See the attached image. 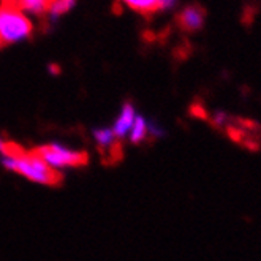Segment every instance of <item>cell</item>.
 Here are the masks:
<instances>
[{"label": "cell", "mask_w": 261, "mask_h": 261, "mask_svg": "<svg viewBox=\"0 0 261 261\" xmlns=\"http://www.w3.org/2000/svg\"><path fill=\"white\" fill-rule=\"evenodd\" d=\"M4 166L8 170L19 173L25 176L30 180H35L40 184H49V186H56L62 180V174L56 171L53 166H49L43 159H40L34 150L25 152L22 157L18 159H8L4 157L2 160Z\"/></svg>", "instance_id": "6da1fadb"}, {"label": "cell", "mask_w": 261, "mask_h": 261, "mask_svg": "<svg viewBox=\"0 0 261 261\" xmlns=\"http://www.w3.org/2000/svg\"><path fill=\"white\" fill-rule=\"evenodd\" d=\"M32 34V22L24 11L14 4V0H5L0 7V44L16 43Z\"/></svg>", "instance_id": "7a4b0ae2"}, {"label": "cell", "mask_w": 261, "mask_h": 261, "mask_svg": "<svg viewBox=\"0 0 261 261\" xmlns=\"http://www.w3.org/2000/svg\"><path fill=\"white\" fill-rule=\"evenodd\" d=\"M34 152L53 168L81 166V165L87 163V155L84 152L71 150V149H67V147L59 146V144L43 146V147L34 149Z\"/></svg>", "instance_id": "3957f363"}, {"label": "cell", "mask_w": 261, "mask_h": 261, "mask_svg": "<svg viewBox=\"0 0 261 261\" xmlns=\"http://www.w3.org/2000/svg\"><path fill=\"white\" fill-rule=\"evenodd\" d=\"M206 11L199 5H190L184 10L177 16V24L186 32H195V30L201 29L204 22Z\"/></svg>", "instance_id": "277c9868"}, {"label": "cell", "mask_w": 261, "mask_h": 261, "mask_svg": "<svg viewBox=\"0 0 261 261\" xmlns=\"http://www.w3.org/2000/svg\"><path fill=\"white\" fill-rule=\"evenodd\" d=\"M135 119H136V116H135L133 106L125 105L124 108H122V113H120L119 119L116 120V124H114V128H113L114 135L116 136H125L132 130Z\"/></svg>", "instance_id": "5b68a950"}, {"label": "cell", "mask_w": 261, "mask_h": 261, "mask_svg": "<svg viewBox=\"0 0 261 261\" xmlns=\"http://www.w3.org/2000/svg\"><path fill=\"white\" fill-rule=\"evenodd\" d=\"M53 0H14V4H16L22 11H32V13H46L49 10V5H51Z\"/></svg>", "instance_id": "8992f818"}, {"label": "cell", "mask_w": 261, "mask_h": 261, "mask_svg": "<svg viewBox=\"0 0 261 261\" xmlns=\"http://www.w3.org/2000/svg\"><path fill=\"white\" fill-rule=\"evenodd\" d=\"M122 2L132 10L143 14H150L159 10V0H122Z\"/></svg>", "instance_id": "52a82bcc"}, {"label": "cell", "mask_w": 261, "mask_h": 261, "mask_svg": "<svg viewBox=\"0 0 261 261\" xmlns=\"http://www.w3.org/2000/svg\"><path fill=\"white\" fill-rule=\"evenodd\" d=\"M147 124L143 117H136L135 122H133V127L130 130V140L132 143H141L144 138L147 136Z\"/></svg>", "instance_id": "ba28073f"}, {"label": "cell", "mask_w": 261, "mask_h": 261, "mask_svg": "<svg viewBox=\"0 0 261 261\" xmlns=\"http://www.w3.org/2000/svg\"><path fill=\"white\" fill-rule=\"evenodd\" d=\"M95 140L100 144V147L108 149L116 143V135L111 128H101L95 132Z\"/></svg>", "instance_id": "9c48e42d"}, {"label": "cell", "mask_w": 261, "mask_h": 261, "mask_svg": "<svg viewBox=\"0 0 261 261\" xmlns=\"http://www.w3.org/2000/svg\"><path fill=\"white\" fill-rule=\"evenodd\" d=\"M74 5V0H53L49 5V13L51 16H60L62 13L68 11Z\"/></svg>", "instance_id": "30bf717a"}, {"label": "cell", "mask_w": 261, "mask_h": 261, "mask_svg": "<svg viewBox=\"0 0 261 261\" xmlns=\"http://www.w3.org/2000/svg\"><path fill=\"white\" fill-rule=\"evenodd\" d=\"M174 4V0H159V10L162 8H170Z\"/></svg>", "instance_id": "8fae6325"}, {"label": "cell", "mask_w": 261, "mask_h": 261, "mask_svg": "<svg viewBox=\"0 0 261 261\" xmlns=\"http://www.w3.org/2000/svg\"><path fill=\"white\" fill-rule=\"evenodd\" d=\"M4 143H5V141L2 140V138H0V149H2V146H4Z\"/></svg>", "instance_id": "7c38bea8"}]
</instances>
